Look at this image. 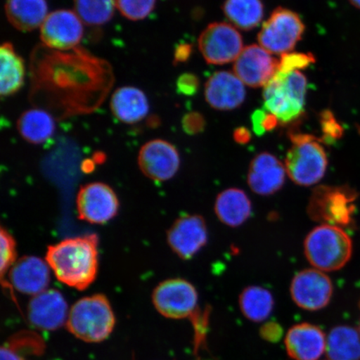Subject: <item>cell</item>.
I'll list each match as a JSON object with an SVG mask.
<instances>
[{
    "mask_svg": "<svg viewBox=\"0 0 360 360\" xmlns=\"http://www.w3.org/2000/svg\"><path fill=\"white\" fill-rule=\"evenodd\" d=\"M326 351L330 360H359V331L349 326L333 328L327 337Z\"/></svg>",
    "mask_w": 360,
    "mask_h": 360,
    "instance_id": "484cf974",
    "label": "cell"
},
{
    "mask_svg": "<svg viewBox=\"0 0 360 360\" xmlns=\"http://www.w3.org/2000/svg\"><path fill=\"white\" fill-rule=\"evenodd\" d=\"M356 193L346 186H318L313 191L307 214L321 224L347 226L353 220Z\"/></svg>",
    "mask_w": 360,
    "mask_h": 360,
    "instance_id": "8992f818",
    "label": "cell"
},
{
    "mask_svg": "<svg viewBox=\"0 0 360 360\" xmlns=\"http://www.w3.org/2000/svg\"><path fill=\"white\" fill-rule=\"evenodd\" d=\"M351 4L360 10V0H349Z\"/></svg>",
    "mask_w": 360,
    "mask_h": 360,
    "instance_id": "b9f144b4",
    "label": "cell"
},
{
    "mask_svg": "<svg viewBox=\"0 0 360 360\" xmlns=\"http://www.w3.org/2000/svg\"><path fill=\"white\" fill-rule=\"evenodd\" d=\"M304 30L305 25L298 13L278 7L264 22L258 40L265 51L282 56L295 47Z\"/></svg>",
    "mask_w": 360,
    "mask_h": 360,
    "instance_id": "52a82bcc",
    "label": "cell"
},
{
    "mask_svg": "<svg viewBox=\"0 0 360 360\" xmlns=\"http://www.w3.org/2000/svg\"><path fill=\"white\" fill-rule=\"evenodd\" d=\"M214 211L220 222L236 228L250 218L252 205L245 191L231 188L219 193L215 200Z\"/></svg>",
    "mask_w": 360,
    "mask_h": 360,
    "instance_id": "7402d4cb",
    "label": "cell"
},
{
    "mask_svg": "<svg viewBox=\"0 0 360 360\" xmlns=\"http://www.w3.org/2000/svg\"><path fill=\"white\" fill-rule=\"evenodd\" d=\"M6 346L20 355L21 353L41 354L44 349L41 338L32 332H22L13 335L6 342Z\"/></svg>",
    "mask_w": 360,
    "mask_h": 360,
    "instance_id": "4dcf8cb0",
    "label": "cell"
},
{
    "mask_svg": "<svg viewBox=\"0 0 360 360\" xmlns=\"http://www.w3.org/2000/svg\"><path fill=\"white\" fill-rule=\"evenodd\" d=\"M193 53V45L191 44H180L174 49V65L181 64L190 60Z\"/></svg>",
    "mask_w": 360,
    "mask_h": 360,
    "instance_id": "f35d334b",
    "label": "cell"
},
{
    "mask_svg": "<svg viewBox=\"0 0 360 360\" xmlns=\"http://www.w3.org/2000/svg\"><path fill=\"white\" fill-rule=\"evenodd\" d=\"M110 109L117 120L124 124H136L150 110L148 98L142 90L131 86L120 88L112 94Z\"/></svg>",
    "mask_w": 360,
    "mask_h": 360,
    "instance_id": "44dd1931",
    "label": "cell"
},
{
    "mask_svg": "<svg viewBox=\"0 0 360 360\" xmlns=\"http://www.w3.org/2000/svg\"><path fill=\"white\" fill-rule=\"evenodd\" d=\"M7 19L15 29L32 31L41 27L48 15L45 0H7Z\"/></svg>",
    "mask_w": 360,
    "mask_h": 360,
    "instance_id": "603a6c76",
    "label": "cell"
},
{
    "mask_svg": "<svg viewBox=\"0 0 360 360\" xmlns=\"http://www.w3.org/2000/svg\"><path fill=\"white\" fill-rule=\"evenodd\" d=\"M84 22L74 11L60 10L49 13L40 27V38L52 49L67 51L80 43Z\"/></svg>",
    "mask_w": 360,
    "mask_h": 360,
    "instance_id": "4fadbf2b",
    "label": "cell"
},
{
    "mask_svg": "<svg viewBox=\"0 0 360 360\" xmlns=\"http://www.w3.org/2000/svg\"><path fill=\"white\" fill-rule=\"evenodd\" d=\"M307 79L300 71L289 74L277 72L265 85L264 108L283 124L295 122L303 115Z\"/></svg>",
    "mask_w": 360,
    "mask_h": 360,
    "instance_id": "5b68a950",
    "label": "cell"
},
{
    "mask_svg": "<svg viewBox=\"0 0 360 360\" xmlns=\"http://www.w3.org/2000/svg\"><path fill=\"white\" fill-rule=\"evenodd\" d=\"M68 304L60 291L45 290L34 295L28 306L29 321L44 330H56L68 319Z\"/></svg>",
    "mask_w": 360,
    "mask_h": 360,
    "instance_id": "e0dca14e",
    "label": "cell"
},
{
    "mask_svg": "<svg viewBox=\"0 0 360 360\" xmlns=\"http://www.w3.org/2000/svg\"><path fill=\"white\" fill-rule=\"evenodd\" d=\"M156 0H115V6L126 19H146L155 10Z\"/></svg>",
    "mask_w": 360,
    "mask_h": 360,
    "instance_id": "f546056e",
    "label": "cell"
},
{
    "mask_svg": "<svg viewBox=\"0 0 360 360\" xmlns=\"http://www.w3.org/2000/svg\"><path fill=\"white\" fill-rule=\"evenodd\" d=\"M47 262L36 256H25L8 271L10 285L22 294L37 295L46 290L51 281Z\"/></svg>",
    "mask_w": 360,
    "mask_h": 360,
    "instance_id": "d6986e66",
    "label": "cell"
},
{
    "mask_svg": "<svg viewBox=\"0 0 360 360\" xmlns=\"http://www.w3.org/2000/svg\"><path fill=\"white\" fill-rule=\"evenodd\" d=\"M76 205L80 219L96 224H106L114 219L120 207L115 192L101 182L90 183L81 188Z\"/></svg>",
    "mask_w": 360,
    "mask_h": 360,
    "instance_id": "8fae6325",
    "label": "cell"
},
{
    "mask_svg": "<svg viewBox=\"0 0 360 360\" xmlns=\"http://www.w3.org/2000/svg\"><path fill=\"white\" fill-rule=\"evenodd\" d=\"M233 139L240 145H246L251 141V133L245 127L237 128L233 131Z\"/></svg>",
    "mask_w": 360,
    "mask_h": 360,
    "instance_id": "ab89813d",
    "label": "cell"
},
{
    "mask_svg": "<svg viewBox=\"0 0 360 360\" xmlns=\"http://www.w3.org/2000/svg\"><path fill=\"white\" fill-rule=\"evenodd\" d=\"M278 70V61L257 44L243 49L233 70L243 83L251 88L265 86Z\"/></svg>",
    "mask_w": 360,
    "mask_h": 360,
    "instance_id": "9a60e30c",
    "label": "cell"
},
{
    "mask_svg": "<svg viewBox=\"0 0 360 360\" xmlns=\"http://www.w3.org/2000/svg\"><path fill=\"white\" fill-rule=\"evenodd\" d=\"M168 244L179 258L190 259L205 246L208 229L200 215H184L169 229Z\"/></svg>",
    "mask_w": 360,
    "mask_h": 360,
    "instance_id": "5bb4252c",
    "label": "cell"
},
{
    "mask_svg": "<svg viewBox=\"0 0 360 360\" xmlns=\"http://www.w3.org/2000/svg\"><path fill=\"white\" fill-rule=\"evenodd\" d=\"M285 165L268 152L259 153L251 161L247 182L251 191L269 196L280 191L286 178Z\"/></svg>",
    "mask_w": 360,
    "mask_h": 360,
    "instance_id": "2e32d148",
    "label": "cell"
},
{
    "mask_svg": "<svg viewBox=\"0 0 360 360\" xmlns=\"http://www.w3.org/2000/svg\"><path fill=\"white\" fill-rule=\"evenodd\" d=\"M1 60V96L8 97L16 94L25 82V66L22 58L18 55L10 42L4 43L0 48Z\"/></svg>",
    "mask_w": 360,
    "mask_h": 360,
    "instance_id": "d4e9b609",
    "label": "cell"
},
{
    "mask_svg": "<svg viewBox=\"0 0 360 360\" xmlns=\"http://www.w3.org/2000/svg\"><path fill=\"white\" fill-rule=\"evenodd\" d=\"M316 61L312 53H283L278 61V72L289 74L291 72L304 70Z\"/></svg>",
    "mask_w": 360,
    "mask_h": 360,
    "instance_id": "1f68e13d",
    "label": "cell"
},
{
    "mask_svg": "<svg viewBox=\"0 0 360 360\" xmlns=\"http://www.w3.org/2000/svg\"><path fill=\"white\" fill-rule=\"evenodd\" d=\"M283 328L276 322H268L260 328V335L264 340L276 343L283 335Z\"/></svg>",
    "mask_w": 360,
    "mask_h": 360,
    "instance_id": "74e56055",
    "label": "cell"
},
{
    "mask_svg": "<svg viewBox=\"0 0 360 360\" xmlns=\"http://www.w3.org/2000/svg\"><path fill=\"white\" fill-rule=\"evenodd\" d=\"M291 148L287 153L288 176L300 186H314L325 176L328 158L321 139L309 134L292 133Z\"/></svg>",
    "mask_w": 360,
    "mask_h": 360,
    "instance_id": "277c9868",
    "label": "cell"
},
{
    "mask_svg": "<svg viewBox=\"0 0 360 360\" xmlns=\"http://www.w3.org/2000/svg\"><path fill=\"white\" fill-rule=\"evenodd\" d=\"M138 164L146 177L154 181L164 182L177 174L180 157L172 143L163 139H154L141 148Z\"/></svg>",
    "mask_w": 360,
    "mask_h": 360,
    "instance_id": "7c38bea8",
    "label": "cell"
},
{
    "mask_svg": "<svg viewBox=\"0 0 360 360\" xmlns=\"http://www.w3.org/2000/svg\"><path fill=\"white\" fill-rule=\"evenodd\" d=\"M181 124L184 132L187 134L195 135L204 131L206 120L200 112H191L183 117Z\"/></svg>",
    "mask_w": 360,
    "mask_h": 360,
    "instance_id": "d590c367",
    "label": "cell"
},
{
    "mask_svg": "<svg viewBox=\"0 0 360 360\" xmlns=\"http://www.w3.org/2000/svg\"><path fill=\"white\" fill-rule=\"evenodd\" d=\"M66 326L72 335L87 343L106 340L115 326L110 301L103 295L84 297L71 308Z\"/></svg>",
    "mask_w": 360,
    "mask_h": 360,
    "instance_id": "3957f363",
    "label": "cell"
},
{
    "mask_svg": "<svg viewBox=\"0 0 360 360\" xmlns=\"http://www.w3.org/2000/svg\"><path fill=\"white\" fill-rule=\"evenodd\" d=\"M75 12L89 26H100L115 15V0H74Z\"/></svg>",
    "mask_w": 360,
    "mask_h": 360,
    "instance_id": "f1b7e54d",
    "label": "cell"
},
{
    "mask_svg": "<svg viewBox=\"0 0 360 360\" xmlns=\"http://www.w3.org/2000/svg\"><path fill=\"white\" fill-rule=\"evenodd\" d=\"M304 248L310 264L323 272L343 268L353 251L352 240L347 233L341 227L330 224H321L310 231Z\"/></svg>",
    "mask_w": 360,
    "mask_h": 360,
    "instance_id": "7a4b0ae2",
    "label": "cell"
},
{
    "mask_svg": "<svg viewBox=\"0 0 360 360\" xmlns=\"http://www.w3.org/2000/svg\"><path fill=\"white\" fill-rule=\"evenodd\" d=\"M290 295L300 308L316 311L330 304L333 295V283L330 277L317 269H307L292 278Z\"/></svg>",
    "mask_w": 360,
    "mask_h": 360,
    "instance_id": "30bf717a",
    "label": "cell"
},
{
    "mask_svg": "<svg viewBox=\"0 0 360 360\" xmlns=\"http://www.w3.org/2000/svg\"><path fill=\"white\" fill-rule=\"evenodd\" d=\"M285 342L288 354L295 360H318L326 350L325 333L308 323L292 326Z\"/></svg>",
    "mask_w": 360,
    "mask_h": 360,
    "instance_id": "ffe728a7",
    "label": "cell"
},
{
    "mask_svg": "<svg viewBox=\"0 0 360 360\" xmlns=\"http://www.w3.org/2000/svg\"><path fill=\"white\" fill-rule=\"evenodd\" d=\"M244 47L240 32L227 22H215L202 30L199 48L210 65H221L236 60Z\"/></svg>",
    "mask_w": 360,
    "mask_h": 360,
    "instance_id": "ba28073f",
    "label": "cell"
},
{
    "mask_svg": "<svg viewBox=\"0 0 360 360\" xmlns=\"http://www.w3.org/2000/svg\"><path fill=\"white\" fill-rule=\"evenodd\" d=\"M98 238L89 235L67 238L48 247L46 262L58 281L79 290L96 281L98 269Z\"/></svg>",
    "mask_w": 360,
    "mask_h": 360,
    "instance_id": "6da1fadb",
    "label": "cell"
},
{
    "mask_svg": "<svg viewBox=\"0 0 360 360\" xmlns=\"http://www.w3.org/2000/svg\"><path fill=\"white\" fill-rule=\"evenodd\" d=\"M207 103L217 110L237 109L245 102L246 91L244 83L229 71L216 72L207 81L205 88Z\"/></svg>",
    "mask_w": 360,
    "mask_h": 360,
    "instance_id": "ac0fdd59",
    "label": "cell"
},
{
    "mask_svg": "<svg viewBox=\"0 0 360 360\" xmlns=\"http://www.w3.org/2000/svg\"><path fill=\"white\" fill-rule=\"evenodd\" d=\"M359 334H360V326H359Z\"/></svg>",
    "mask_w": 360,
    "mask_h": 360,
    "instance_id": "7bdbcfd3",
    "label": "cell"
},
{
    "mask_svg": "<svg viewBox=\"0 0 360 360\" xmlns=\"http://www.w3.org/2000/svg\"><path fill=\"white\" fill-rule=\"evenodd\" d=\"M1 236V264H0V270H1L2 281L4 280L8 271H10L13 265L16 262V243L15 238L4 227L0 232Z\"/></svg>",
    "mask_w": 360,
    "mask_h": 360,
    "instance_id": "836d02e7",
    "label": "cell"
},
{
    "mask_svg": "<svg viewBox=\"0 0 360 360\" xmlns=\"http://www.w3.org/2000/svg\"><path fill=\"white\" fill-rule=\"evenodd\" d=\"M0 360H24L21 355L18 354L7 346L3 345L1 348V353H0Z\"/></svg>",
    "mask_w": 360,
    "mask_h": 360,
    "instance_id": "60d3db41",
    "label": "cell"
},
{
    "mask_svg": "<svg viewBox=\"0 0 360 360\" xmlns=\"http://www.w3.org/2000/svg\"><path fill=\"white\" fill-rule=\"evenodd\" d=\"M200 80L195 74L184 73L179 76L176 82L177 91L186 96H193L200 89Z\"/></svg>",
    "mask_w": 360,
    "mask_h": 360,
    "instance_id": "8d00e7d4",
    "label": "cell"
},
{
    "mask_svg": "<svg viewBox=\"0 0 360 360\" xmlns=\"http://www.w3.org/2000/svg\"><path fill=\"white\" fill-rule=\"evenodd\" d=\"M319 123L323 134L322 142L333 143L343 136L344 128L331 110H325L319 114Z\"/></svg>",
    "mask_w": 360,
    "mask_h": 360,
    "instance_id": "d6a6232c",
    "label": "cell"
},
{
    "mask_svg": "<svg viewBox=\"0 0 360 360\" xmlns=\"http://www.w3.org/2000/svg\"><path fill=\"white\" fill-rule=\"evenodd\" d=\"M262 0H225L222 10L227 19L243 30H251L262 21L264 8Z\"/></svg>",
    "mask_w": 360,
    "mask_h": 360,
    "instance_id": "4316f807",
    "label": "cell"
},
{
    "mask_svg": "<svg viewBox=\"0 0 360 360\" xmlns=\"http://www.w3.org/2000/svg\"><path fill=\"white\" fill-rule=\"evenodd\" d=\"M251 122L255 134L258 136H262L265 133L276 129L280 121L271 112L257 110L252 114Z\"/></svg>",
    "mask_w": 360,
    "mask_h": 360,
    "instance_id": "e575fe53",
    "label": "cell"
},
{
    "mask_svg": "<svg viewBox=\"0 0 360 360\" xmlns=\"http://www.w3.org/2000/svg\"><path fill=\"white\" fill-rule=\"evenodd\" d=\"M153 303L166 318H192L198 310V292L191 283L183 278H171L155 288Z\"/></svg>",
    "mask_w": 360,
    "mask_h": 360,
    "instance_id": "9c48e42d",
    "label": "cell"
},
{
    "mask_svg": "<svg viewBox=\"0 0 360 360\" xmlns=\"http://www.w3.org/2000/svg\"><path fill=\"white\" fill-rule=\"evenodd\" d=\"M274 305L271 292L261 286L247 287L240 295L241 312L250 321H264L271 314Z\"/></svg>",
    "mask_w": 360,
    "mask_h": 360,
    "instance_id": "83f0119b",
    "label": "cell"
},
{
    "mask_svg": "<svg viewBox=\"0 0 360 360\" xmlns=\"http://www.w3.org/2000/svg\"><path fill=\"white\" fill-rule=\"evenodd\" d=\"M17 127L25 141L34 145H40L53 136L56 123L48 112L32 109L22 112L18 120Z\"/></svg>",
    "mask_w": 360,
    "mask_h": 360,
    "instance_id": "cb8c5ba5",
    "label": "cell"
}]
</instances>
